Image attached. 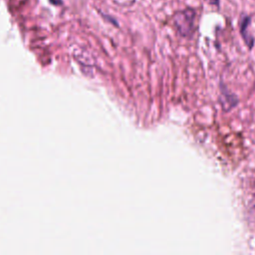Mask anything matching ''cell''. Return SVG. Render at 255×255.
I'll return each mask as SVG.
<instances>
[{
    "instance_id": "obj_2",
    "label": "cell",
    "mask_w": 255,
    "mask_h": 255,
    "mask_svg": "<svg viewBox=\"0 0 255 255\" xmlns=\"http://www.w3.org/2000/svg\"><path fill=\"white\" fill-rule=\"evenodd\" d=\"M249 23H250V18L245 16L242 21H241V25H240V31H241V35L243 37V40L245 41L246 45L251 49L253 47V44H254V39L253 37L248 33V26H249Z\"/></svg>"
},
{
    "instance_id": "obj_3",
    "label": "cell",
    "mask_w": 255,
    "mask_h": 255,
    "mask_svg": "<svg viewBox=\"0 0 255 255\" xmlns=\"http://www.w3.org/2000/svg\"><path fill=\"white\" fill-rule=\"evenodd\" d=\"M209 4H212V5H215V6H218L219 5V0H206Z\"/></svg>"
},
{
    "instance_id": "obj_1",
    "label": "cell",
    "mask_w": 255,
    "mask_h": 255,
    "mask_svg": "<svg viewBox=\"0 0 255 255\" xmlns=\"http://www.w3.org/2000/svg\"><path fill=\"white\" fill-rule=\"evenodd\" d=\"M195 12L192 9H185L174 14L172 22L177 32L183 37H189L194 32Z\"/></svg>"
}]
</instances>
